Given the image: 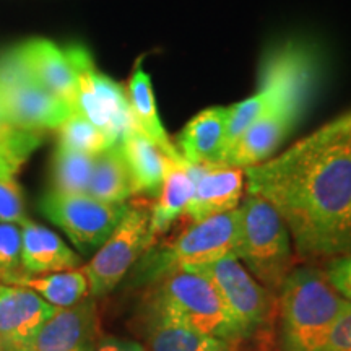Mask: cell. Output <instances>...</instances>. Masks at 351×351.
I'll return each mask as SVG.
<instances>
[{
  "label": "cell",
  "mask_w": 351,
  "mask_h": 351,
  "mask_svg": "<svg viewBox=\"0 0 351 351\" xmlns=\"http://www.w3.org/2000/svg\"><path fill=\"white\" fill-rule=\"evenodd\" d=\"M249 194L287 225L301 257L351 254V114L244 169Z\"/></svg>",
  "instance_id": "cell-1"
},
{
  "label": "cell",
  "mask_w": 351,
  "mask_h": 351,
  "mask_svg": "<svg viewBox=\"0 0 351 351\" xmlns=\"http://www.w3.org/2000/svg\"><path fill=\"white\" fill-rule=\"evenodd\" d=\"M262 65L275 80L270 104L231 145L218 165L245 169L270 160L295 129L317 90L320 59L313 46L296 41L280 44L265 56Z\"/></svg>",
  "instance_id": "cell-2"
},
{
  "label": "cell",
  "mask_w": 351,
  "mask_h": 351,
  "mask_svg": "<svg viewBox=\"0 0 351 351\" xmlns=\"http://www.w3.org/2000/svg\"><path fill=\"white\" fill-rule=\"evenodd\" d=\"M278 291L283 351H317L348 301L313 267L291 269Z\"/></svg>",
  "instance_id": "cell-3"
},
{
  "label": "cell",
  "mask_w": 351,
  "mask_h": 351,
  "mask_svg": "<svg viewBox=\"0 0 351 351\" xmlns=\"http://www.w3.org/2000/svg\"><path fill=\"white\" fill-rule=\"evenodd\" d=\"M148 314L231 343L241 340L215 285L199 271L178 270L161 278Z\"/></svg>",
  "instance_id": "cell-4"
},
{
  "label": "cell",
  "mask_w": 351,
  "mask_h": 351,
  "mask_svg": "<svg viewBox=\"0 0 351 351\" xmlns=\"http://www.w3.org/2000/svg\"><path fill=\"white\" fill-rule=\"evenodd\" d=\"M234 257L267 289L276 291L291 271V241L280 213L262 197L249 194L239 207Z\"/></svg>",
  "instance_id": "cell-5"
},
{
  "label": "cell",
  "mask_w": 351,
  "mask_h": 351,
  "mask_svg": "<svg viewBox=\"0 0 351 351\" xmlns=\"http://www.w3.org/2000/svg\"><path fill=\"white\" fill-rule=\"evenodd\" d=\"M239 218V208H234L231 212L195 221L171 244L145 254L135 276L142 283L160 282L178 270L234 256Z\"/></svg>",
  "instance_id": "cell-6"
},
{
  "label": "cell",
  "mask_w": 351,
  "mask_h": 351,
  "mask_svg": "<svg viewBox=\"0 0 351 351\" xmlns=\"http://www.w3.org/2000/svg\"><path fill=\"white\" fill-rule=\"evenodd\" d=\"M77 83V112L108 135L116 145L135 127L129 96L119 83L101 73L90 51L82 44L64 49Z\"/></svg>",
  "instance_id": "cell-7"
},
{
  "label": "cell",
  "mask_w": 351,
  "mask_h": 351,
  "mask_svg": "<svg viewBox=\"0 0 351 351\" xmlns=\"http://www.w3.org/2000/svg\"><path fill=\"white\" fill-rule=\"evenodd\" d=\"M0 106L12 125L36 132L59 129L77 112L25 69L15 47L0 54Z\"/></svg>",
  "instance_id": "cell-8"
},
{
  "label": "cell",
  "mask_w": 351,
  "mask_h": 351,
  "mask_svg": "<svg viewBox=\"0 0 351 351\" xmlns=\"http://www.w3.org/2000/svg\"><path fill=\"white\" fill-rule=\"evenodd\" d=\"M153 241L150 210L142 205H129L119 225L83 267L90 283V296L99 298L111 293L134 263L150 249Z\"/></svg>",
  "instance_id": "cell-9"
},
{
  "label": "cell",
  "mask_w": 351,
  "mask_h": 351,
  "mask_svg": "<svg viewBox=\"0 0 351 351\" xmlns=\"http://www.w3.org/2000/svg\"><path fill=\"white\" fill-rule=\"evenodd\" d=\"M127 208V204H109L88 194H64L52 189L39 202L44 217L59 226L83 254L98 251Z\"/></svg>",
  "instance_id": "cell-10"
},
{
  "label": "cell",
  "mask_w": 351,
  "mask_h": 351,
  "mask_svg": "<svg viewBox=\"0 0 351 351\" xmlns=\"http://www.w3.org/2000/svg\"><path fill=\"white\" fill-rule=\"evenodd\" d=\"M186 270L204 274L215 285L241 339H251L269 326L271 315L269 289L263 288L234 256Z\"/></svg>",
  "instance_id": "cell-11"
},
{
  "label": "cell",
  "mask_w": 351,
  "mask_h": 351,
  "mask_svg": "<svg viewBox=\"0 0 351 351\" xmlns=\"http://www.w3.org/2000/svg\"><path fill=\"white\" fill-rule=\"evenodd\" d=\"M54 311L29 289L0 285V351H33L39 328Z\"/></svg>",
  "instance_id": "cell-12"
},
{
  "label": "cell",
  "mask_w": 351,
  "mask_h": 351,
  "mask_svg": "<svg viewBox=\"0 0 351 351\" xmlns=\"http://www.w3.org/2000/svg\"><path fill=\"white\" fill-rule=\"evenodd\" d=\"M101 341L99 319L91 298L69 307H56L39 328L33 351H95Z\"/></svg>",
  "instance_id": "cell-13"
},
{
  "label": "cell",
  "mask_w": 351,
  "mask_h": 351,
  "mask_svg": "<svg viewBox=\"0 0 351 351\" xmlns=\"http://www.w3.org/2000/svg\"><path fill=\"white\" fill-rule=\"evenodd\" d=\"M194 194L187 205V217L195 221L238 208L243 197L244 169L225 165H189Z\"/></svg>",
  "instance_id": "cell-14"
},
{
  "label": "cell",
  "mask_w": 351,
  "mask_h": 351,
  "mask_svg": "<svg viewBox=\"0 0 351 351\" xmlns=\"http://www.w3.org/2000/svg\"><path fill=\"white\" fill-rule=\"evenodd\" d=\"M16 56L41 85L77 111V83L64 49L47 39H32L15 47Z\"/></svg>",
  "instance_id": "cell-15"
},
{
  "label": "cell",
  "mask_w": 351,
  "mask_h": 351,
  "mask_svg": "<svg viewBox=\"0 0 351 351\" xmlns=\"http://www.w3.org/2000/svg\"><path fill=\"white\" fill-rule=\"evenodd\" d=\"M20 265L28 274H56L78 269L82 257L59 234L29 219L21 226Z\"/></svg>",
  "instance_id": "cell-16"
},
{
  "label": "cell",
  "mask_w": 351,
  "mask_h": 351,
  "mask_svg": "<svg viewBox=\"0 0 351 351\" xmlns=\"http://www.w3.org/2000/svg\"><path fill=\"white\" fill-rule=\"evenodd\" d=\"M0 285L29 289L54 307L73 306L90 295V283L83 267L56 274H28L23 269L0 270Z\"/></svg>",
  "instance_id": "cell-17"
},
{
  "label": "cell",
  "mask_w": 351,
  "mask_h": 351,
  "mask_svg": "<svg viewBox=\"0 0 351 351\" xmlns=\"http://www.w3.org/2000/svg\"><path fill=\"white\" fill-rule=\"evenodd\" d=\"M228 108H210L197 114L178 135V150L189 165L219 163L225 152Z\"/></svg>",
  "instance_id": "cell-18"
},
{
  "label": "cell",
  "mask_w": 351,
  "mask_h": 351,
  "mask_svg": "<svg viewBox=\"0 0 351 351\" xmlns=\"http://www.w3.org/2000/svg\"><path fill=\"white\" fill-rule=\"evenodd\" d=\"M121 147L137 194L138 192L150 195L160 194L166 169L171 161L163 148L137 125L122 138Z\"/></svg>",
  "instance_id": "cell-19"
},
{
  "label": "cell",
  "mask_w": 351,
  "mask_h": 351,
  "mask_svg": "<svg viewBox=\"0 0 351 351\" xmlns=\"http://www.w3.org/2000/svg\"><path fill=\"white\" fill-rule=\"evenodd\" d=\"M134 194H137V191L121 143L95 155L88 195L109 204H125V200Z\"/></svg>",
  "instance_id": "cell-20"
},
{
  "label": "cell",
  "mask_w": 351,
  "mask_h": 351,
  "mask_svg": "<svg viewBox=\"0 0 351 351\" xmlns=\"http://www.w3.org/2000/svg\"><path fill=\"white\" fill-rule=\"evenodd\" d=\"M192 194H194V181L187 169V163L181 165L171 160L166 169L163 186L150 210V230L153 238L168 231L176 219L186 213Z\"/></svg>",
  "instance_id": "cell-21"
},
{
  "label": "cell",
  "mask_w": 351,
  "mask_h": 351,
  "mask_svg": "<svg viewBox=\"0 0 351 351\" xmlns=\"http://www.w3.org/2000/svg\"><path fill=\"white\" fill-rule=\"evenodd\" d=\"M127 96H129L135 125L142 132H145L152 140H155L171 160L181 165L187 163L178 148H176V145L171 142L169 135L166 134L163 122H161L160 116H158L152 80L148 77V73L140 65H137L135 72L132 73V78L129 82V95Z\"/></svg>",
  "instance_id": "cell-22"
},
{
  "label": "cell",
  "mask_w": 351,
  "mask_h": 351,
  "mask_svg": "<svg viewBox=\"0 0 351 351\" xmlns=\"http://www.w3.org/2000/svg\"><path fill=\"white\" fill-rule=\"evenodd\" d=\"M148 343L152 351H234L231 341L148 314Z\"/></svg>",
  "instance_id": "cell-23"
},
{
  "label": "cell",
  "mask_w": 351,
  "mask_h": 351,
  "mask_svg": "<svg viewBox=\"0 0 351 351\" xmlns=\"http://www.w3.org/2000/svg\"><path fill=\"white\" fill-rule=\"evenodd\" d=\"M95 155L57 145L52 160V191L64 194H88Z\"/></svg>",
  "instance_id": "cell-24"
},
{
  "label": "cell",
  "mask_w": 351,
  "mask_h": 351,
  "mask_svg": "<svg viewBox=\"0 0 351 351\" xmlns=\"http://www.w3.org/2000/svg\"><path fill=\"white\" fill-rule=\"evenodd\" d=\"M43 142L41 132L12 127L0 135V178H15L28 156Z\"/></svg>",
  "instance_id": "cell-25"
},
{
  "label": "cell",
  "mask_w": 351,
  "mask_h": 351,
  "mask_svg": "<svg viewBox=\"0 0 351 351\" xmlns=\"http://www.w3.org/2000/svg\"><path fill=\"white\" fill-rule=\"evenodd\" d=\"M59 145L72 150L98 155L99 152L112 147V142L104 132L91 124L80 112H73L62 125L59 127Z\"/></svg>",
  "instance_id": "cell-26"
},
{
  "label": "cell",
  "mask_w": 351,
  "mask_h": 351,
  "mask_svg": "<svg viewBox=\"0 0 351 351\" xmlns=\"http://www.w3.org/2000/svg\"><path fill=\"white\" fill-rule=\"evenodd\" d=\"M0 221L19 226L29 221L25 213L23 191L15 178H0Z\"/></svg>",
  "instance_id": "cell-27"
},
{
  "label": "cell",
  "mask_w": 351,
  "mask_h": 351,
  "mask_svg": "<svg viewBox=\"0 0 351 351\" xmlns=\"http://www.w3.org/2000/svg\"><path fill=\"white\" fill-rule=\"evenodd\" d=\"M21 226L0 221V270L21 269Z\"/></svg>",
  "instance_id": "cell-28"
},
{
  "label": "cell",
  "mask_w": 351,
  "mask_h": 351,
  "mask_svg": "<svg viewBox=\"0 0 351 351\" xmlns=\"http://www.w3.org/2000/svg\"><path fill=\"white\" fill-rule=\"evenodd\" d=\"M317 351H351V302H346Z\"/></svg>",
  "instance_id": "cell-29"
},
{
  "label": "cell",
  "mask_w": 351,
  "mask_h": 351,
  "mask_svg": "<svg viewBox=\"0 0 351 351\" xmlns=\"http://www.w3.org/2000/svg\"><path fill=\"white\" fill-rule=\"evenodd\" d=\"M327 278L332 287L351 302V254L337 257L327 269Z\"/></svg>",
  "instance_id": "cell-30"
},
{
  "label": "cell",
  "mask_w": 351,
  "mask_h": 351,
  "mask_svg": "<svg viewBox=\"0 0 351 351\" xmlns=\"http://www.w3.org/2000/svg\"><path fill=\"white\" fill-rule=\"evenodd\" d=\"M95 351H148L142 343L134 340L104 339L99 341Z\"/></svg>",
  "instance_id": "cell-31"
},
{
  "label": "cell",
  "mask_w": 351,
  "mask_h": 351,
  "mask_svg": "<svg viewBox=\"0 0 351 351\" xmlns=\"http://www.w3.org/2000/svg\"><path fill=\"white\" fill-rule=\"evenodd\" d=\"M12 127H15V125H12L10 122H8L7 116H5V112H3L2 106H0V135L5 134L7 130H10V129H12Z\"/></svg>",
  "instance_id": "cell-32"
}]
</instances>
